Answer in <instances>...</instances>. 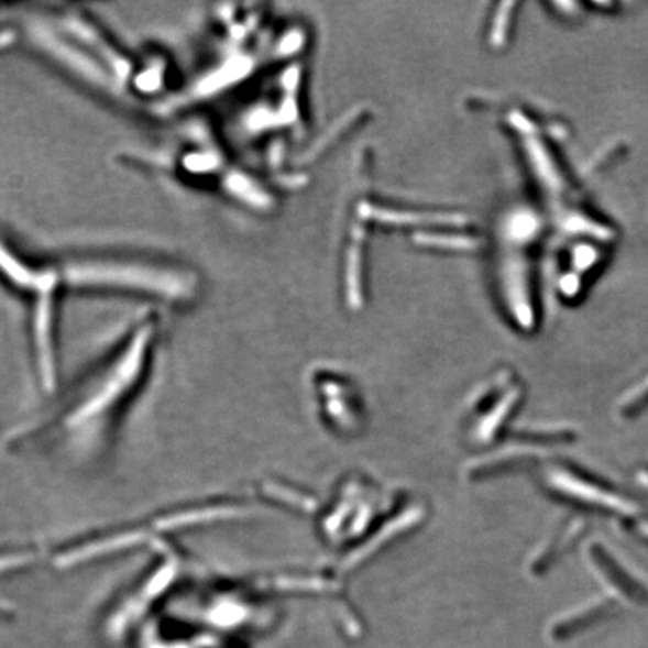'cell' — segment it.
Segmentation results:
<instances>
[{
	"instance_id": "7a4b0ae2",
	"label": "cell",
	"mask_w": 648,
	"mask_h": 648,
	"mask_svg": "<svg viewBox=\"0 0 648 648\" xmlns=\"http://www.w3.org/2000/svg\"><path fill=\"white\" fill-rule=\"evenodd\" d=\"M226 515V507L217 502H193L188 505L171 507L139 521L109 528L72 542L57 545L50 554H33V552H15L14 559L26 560L39 556L41 563L52 564L56 569H72L89 563V561L105 559V557L121 554L123 551L138 547L156 548L168 542L171 536L182 531L204 527L205 524L218 521ZM23 560L22 563H24ZM19 563L17 567H20Z\"/></svg>"
},
{
	"instance_id": "6da1fadb",
	"label": "cell",
	"mask_w": 648,
	"mask_h": 648,
	"mask_svg": "<svg viewBox=\"0 0 648 648\" xmlns=\"http://www.w3.org/2000/svg\"><path fill=\"white\" fill-rule=\"evenodd\" d=\"M158 344L160 321L149 316L128 330L55 408L14 432L12 443L39 436L81 458L102 451L146 386Z\"/></svg>"
}]
</instances>
